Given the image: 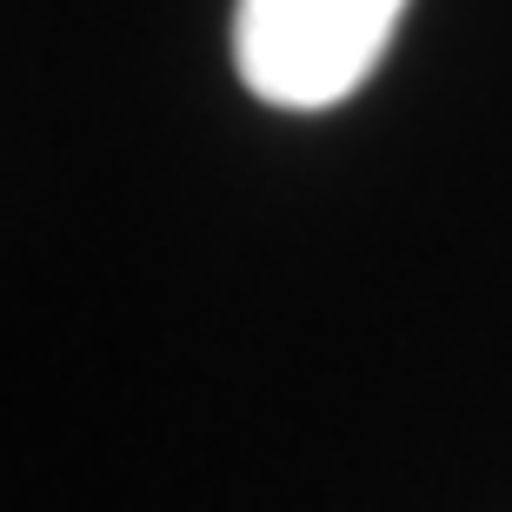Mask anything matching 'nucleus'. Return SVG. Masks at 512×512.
<instances>
[{
  "label": "nucleus",
  "mask_w": 512,
  "mask_h": 512,
  "mask_svg": "<svg viewBox=\"0 0 512 512\" xmlns=\"http://www.w3.org/2000/svg\"><path fill=\"white\" fill-rule=\"evenodd\" d=\"M406 0H240L233 60L266 107H333L380 67Z\"/></svg>",
  "instance_id": "1"
}]
</instances>
